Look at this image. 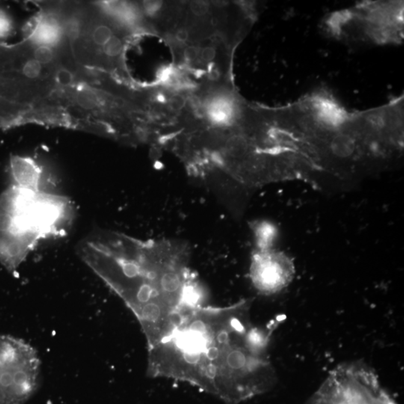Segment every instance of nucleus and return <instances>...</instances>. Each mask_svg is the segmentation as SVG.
Segmentation results:
<instances>
[{"label": "nucleus", "mask_w": 404, "mask_h": 404, "mask_svg": "<svg viewBox=\"0 0 404 404\" xmlns=\"http://www.w3.org/2000/svg\"><path fill=\"white\" fill-rule=\"evenodd\" d=\"M216 56V50L213 46L204 47L202 48V51L199 52V56L201 60L204 63H210L214 60Z\"/></svg>", "instance_id": "9b49d317"}, {"label": "nucleus", "mask_w": 404, "mask_h": 404, "mask_svg": "<svg viewBox=\"0 0 404 404\" xmlns=\"http://www.w3.org/2000/svg\"><path fill=\"white\" fill-rule=\"evenodd\" d=\"M190 9L193 14H195L198 16H202V15H205L207 12V6L205 3H202V2H195L190 4Z\"/></svg>", "instance_id": "ddd939ff"}, {"label": "nucleus", "mask_w": 404, "mask_h": 404, "mask_svg": "<svg viewBox=\"0 0 404 404\" xmlns=\"http://www.w3.org/2000/svg\"><path fill=\"white\" fill-rule=\"evenodd\" d=\"M41 361L23 339L0 334V404H23L38 389Z\"/></svg>", "instance_id": "39448f33"}, {"label": "nucleus", "mask_w": 404, "mask_h": 404, "mask_svg": "<svg viewBox=\"0 0 404 404\" xmlns=\"http://www.w3.org/2000/svg\"><path fill=\"white\" fill-rule=\"evenodd\" d=\"M66 36V18L57 12H45L36 18L27 42L33 45L59 49Z\"/></svg>", "instance_id": "0eeeda50"}, {"label": "nucleus", "mask_w": 404, "mask_h": 404, "mask_svg": "<svg viewBox=\"0 0 404 404\" xmlns=\"http://www.w3.org/2000/svg\"><path fill=\"white\" fill-rule=\"evenodd\" d=\"M307 404H398L382 388L374 370L361 361L339 364Z\"/></svg>", "instance_id": "20e7f679"}, {"label": "nucleus", "mask_w": 404, "mask_h": 404, "mask_svg": "<svg viewBox=\"0 0 404 404\" xmlns=\"http://www.w3.org/2000/svg\"><path fill=\"white\" fill-rule=\"evenodd\" d=\"M170 245H139L135 255L110 250L97 272L132 310L146 337L159 335L184 302L190 275L185 256Z\"/></svg>", "instance_id": "f03ea898"}, {"label": "nucleus", "mask_w": 404, "mask_h": 404, "mask_svg": "<svg viewBox=\"0 0 404 404\" xmlns=\"http://www.w3.org/2000/svg\"><path fill=\"white\" fill-rule=\"evenodd\" d=\"M199 52H200V51L196 47H187L184 51V59L188 62L195 61L199 57Z\"/></svg>", "instance_id": "f8f14e48"}, {"label": "nucleus", "mask_w": 404, "mask_h": 404, "mask_svg": "<svg viewBox=\"0 0 404 404\" xmlns=\"http://www.w3.org/2000/svg\"><path fill=\"white\" fill-rule=\"evenodd\" d=\"M175 37L178 42L184 43V42L189 40L190 34H189V32L186 29H179V30L175 32Z\"/></svg>", "instance_id": "2eb2a0df"}, {"label": "nucleus", "mask_w": 404, "mask_h": 404, "mask_svg": "<svg viewBox=\"0 0 404 404\" xmlns=\"http://www.w3.org/2000/svg\"><path fill=\"white\" fill-rule=\"evenodd\" d=\"M11 172L16 187L42 191L43 169L34 159L14 156L11 159Z\"/></svg>", "instance_id": "6e6552de"}, {"label": "nucleus", "mask_w": 404, "mask_h": 404, "mask_svg": "<svg viewBox=\"0 0 404 404\" xmlns=\"http://www.w3.org/2000/svg\"><path fill=\"white\" fill-rule=\"evenodd\" d=\"M295 272L293 259L281 251L257 249L252 255L251 281L262 294H274L287 287L293 281Z\"/></svg>", "instance_id": "423d86ee"}, {"label": "nucleus", "mask_w": 404, "mask_h": 404, "mask_svg": "<svg viewBox=\"0 0 404 404\" xmlns=\"http://www.w3.org/2000/svg\"><path fill=\"white\" fill-rule=\"evenodd\" d=\"M255 234L257 249L266 250L272 249L277 237V229L275 225L268 222H257L252 225Z\"/></svg>", "instance_id": "1a4fd4ad"}, {"label": "nucleus", "mask_w": 404, "mask_h": 404, "mask_svg": "<svg viewBox=\"0 0 404 404\" xmlns=\"http://www.w3.org/2000/svg\"><path fill=\"white\" fill-rule=\"evenodd\" d=\"M69 203L14 186L0 197V262L15 270L39 240L66 231Z\"/></svg>", "instance_id": "7ed1b4c3"}, {"label": "nucleus", "mask_w": 404, "mask_h": 404, "mask_svg": "<svg viewBox=\"0 0 404 404\" xmlns=\"http://www.w3.org/2000/svg\"><path fill=\"white\" fill-rule=\"evenodd\" d=\"M13 30V21L3 9H0V39L9 36Z\"/></svg>", "instance_id": "9d476101"}, {"label": "nucleus", "mask_w": 404, "mask_h": 404, "mask_svg": "<svg viewBox=\"0 0 404 404\" xmlns=\"http://www.w3.org/2000/svg\"><path fill=\"white\" fill-rule=\"evenodd\" d=\"M251 307V299H243L183 310L148 346V373L193 382L231 403L269 391L276 382L270 333L252 324Z\"/></svg>", "instance_id": "f257e3e1"}, {"label": "nucleus", "mask_w": 404, "mask_h": 404, "mask_svg": "<svg viewBox=\"0 0 404 404\" xmlns=\"http://www.w3.org/2000/svg\"><path fill=\"white\" fill-rule=\"evenodd\" d=\"M184 106V99L182 97L175 96L171 98L170 100V107H172V110H179Z\"/></svg>", "instance_id": "4468645a"}]
</instances>
